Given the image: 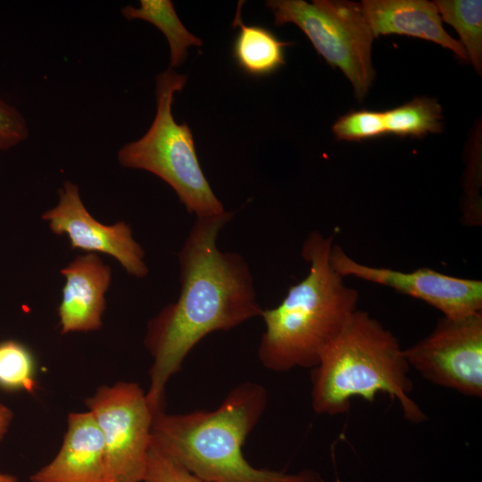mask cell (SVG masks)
Wrapping results in <instances>:
<instances>
[{"label": "cell", "mask_w": 482, "mask_h": 482, "mask_svg": "<svg viewBox=\"0 0 482 482\" xmlns=\"http://www.w3.org/2000/svg\"><path fill=\"white\" fill-rule=\"evenodd\" d=\"M234 212L197 218L179 253L180 294L147 325L145 345L153 363L146 398L162 411L165 386L188 353L212 332L227 331L261 316L253 279L245 258L217 247Z\"/></svg>", "instance_id": "cell-1"}, {"label": "cell", "mask_w": 482, "mask_h": 482, "mask_svg": "<svg viewBox=\"0 0 482 482\" xmlns=\"http://www.w3.org/2000/svg\"><path fill=\"white\" fill-rule=\"evenodd\" d=\"M267 405L265 388L254 382L235 386L213 411L154 413L151 443L208 482H325L312 470L295 473L258 469L242 451Z\"/></svg>", "instance_id": "cell-2"}, {"label": "cell", "mask_w": 482, "mask_h": 482, "mask_svg": "<svg viewBox=\"0 0 482 482\" xmlns=\"http://www.w3.org/2000/svg\"><path fill=\"white\" fill-rule=\"evenodd\" d=\"M333 237L311 232L302 247L308 275L288 288L282 302L263 310L266 328L259 348L262 365L275 372L317 365L324 348L358 309L359 293L331 266Z\"/></svg>", "instance_id": "cell-3"}, {"label": "cell", "mask_w": 482, "mask_h": 482, "mask_svg": "<svg viewBox=\"0 0 482 482\" xmlns=\"http://www.w3.org/2000/svg\"><path fill=\"white\" fill-rule=\"evenodd\" d=\"M410 369L396 337L357 309L312 369V407L317 414L336 416L348 412L354 397L371 403L386 394L406 420L423 422L427 417L411 396Z\"/></svg>", "instance_id": "cell-4"}, {"label": "cell", "mask_w": 482, "mask_h": 482, "mask_svg": "<svg viewBox=\"0 0 482 482\" xmlns=\"http://www.w3.org/2000/svg\"><path fill=\"white\" fill-rule=\"evenodd\" d=\"M187 76L169 68L156 77V114L149 129L139 139L118 151L125 168L149 171L166 182L189 213L197 218L225 212L200 166L192 131L178 124L171 112L174 94L187 83Z\"/></svg>", "instance_id": "cell-5"}, {"label": "cell", "mask_w": 482, "mask_h": 482, "mask_svg": "<svg viewBox=\"0 0 482 482\" xmlns=\"http://www.w3.org/2000/svg\"><path fill=\"white\" fill-rule=\"evenodd\" d=\"M274 23H294L332 67L351 82L355 96L363 100L375 77L371 50L374 36L361 4L345 0H270Z\"/></svg>", "instance_id": "cell-6"}, {"label": "cell", "mask_w": 482, "mask_h": 482, "mask_svg": "<svg viewBox=\"0 0 482 482\" xmlns=\"http://www.w3.org/2000/svg\"><path fill=\"white\" fill-rule=\"evenodd\" d=\"M102 433L104 482H143L154 412L136 383L103 386L86 400Z\"/></svg>", "instance_id": "cell-7"}, {"label": "cell", "mask_w": 482, "mask_h": 482, "mask_svg": "<svg viewBox=\"0 0 482 482\" xmlns=\"http://www.w3.org/2000/svg\"><path fill=\"white\" fill-rule=\"evenodd\" d=\"M410 366L430 383L482 396V312L440 318L434 329L403 349Z\"/></svg>", "instance_id": "cell-8"}, {"label": "cell", "mask_w": 482, "mask_h": 482, "mask_svg": "<svg viewBox=\"0 0 482 482\" xmlns=\"http://www.w3.org/2000/svg\"><path fill=\"white\" fill-rule=\"evenodd\" d=\"M329 261L343 278L354 277L385 286L398 293L420 299L448 318L482 312V281L458 278L430 268L404 272L389 268L369 266L351 258L333 244Z\"/></svg>", "instance_id": "cell-9"}, {"label": "cell", "mask_w": 482, "mask_h": 482, "mask_svg": "<svg viewBox=\"0 0 482 482\" xmlns=\"http://www.w3.org/2000/svg\"><path fill=\"white\" fill-rule=\"evenodd\" d=\"M42 219L53 233L67 236L71 249L110 255L129 274L137 278L147 275L144 250L133 238L130 227L124 221L112 225L99 222L86 209L76 184H63L58 204L45 212Z\"/></svg>", "instance_id": "cell-10"}, {"label": "cell", "mask_w": 482, "mask_h": 482, "mask_svg": "<svg viewBox=\"0 0 482 482\" xmlns=\"http://www.w3.org/2000/svg\"><path fill=\"white\" fill-rule=\"evenodd\" d=\"M65 278L58 308L61 333L88 332L102 326L110 267L93 253L77 256L61 270Z\"/></svg>", "instance_id": "cell-11"}, {"label": "cell", "mask_w": 482, "mask_h": 482, "mask_svg": "<svg viewBox=\"0 0 482 482\" xmlns=\"http://www.w3.org/2000/svg\"><path fill=\"white\" fill-rule=\"evenodd\" d=\"M102 433L90 411L70 413L56 456L30 476L31 482H104Z\"/></svg>", "instance_id": "cell-12"}, {"label": "cell", "mask_w": 482, "mask_h": 482, "mask_svg": "<svg viewBox=\"0 0 482 482\" xmlns=\"http://www.w3.org/2000/svg\"><path fill=\"white\" fill-rule=\"evenodd\" d=\"M363 15L374 37L381 35H405L432 41L453 51L461 60L469 61L461 42L443 28L434 2L426 0H364Z\"/></svg>", "instance_id": "cell-13"}, {"label": "cell", "mask_w": 482, "mask_h": 482, "mask_svg": "<svg viewBox=\"0 0 482 482\" xmlns=\"http://www.w3.org/2000/svg\"><path fill=\"white\" fill-rule=\"evenodd\" d=\"M243 3L238 2L233 21V27L239 28L232 46L233 59L249 76L261 78L273 74L285 65V49L292 43L281 41L265 27L245 25L241 19Z\"/></svg>", "instance_id": "cell-14"}, {"label": "cell", "mask_w": 482, "mask_h": 482, "mask_svg": "<svg viewBox=\"0 0 482 482\" xmlns=\"http://www.w3.org/2000/svg\"><path fill=\"white\" fill-rule=\"evenodd\" d=\"M128 20H143L158 28L170 46V68L181 65L187 59L189 46H201L200 38L189 32L178 17L169 0H141L140 7L127 5L121 9Z\"/></svg>", "instance_id": "cell-15"}, {"label": "cell", "mask_w": 482, "mask_h": 482, "mask_svg": "<svg viewBox=\"0 0 482 482\" xmlns=\"http://www.w3.org/2000/svg\"><path fill=\"white\" fill-rule=\"evenodd\" d=\"M443 110L436 98L416 97L384 112L386 134L422 138L444 129Z\"/></svg>", "instance_id": "cell-16"}, {"label": "cell", "mask_w": 482, "mask_h": 482, "mask_svg": "<svg viewBox=\"0 0 482 482\" xmlns=\"http://www.w3.org/2000/svg\"><path fill=\"white\" fill-rule=\"evenodd\" d=\"M440 17L458 32L461 46L478 74L482 71V1L436 0Z\"/></svg>", "instance_id": "cell-17"}, {"label": "cell", "mask_w": 482, "mask_h": 482, "mask_svg": "<svg viewBox=\"0 0 482 482\" xmlns=\"http://www.w3.org/2000/svg\"><path fill=\"white\" fill-rule=\"evenodd\" d=\"M0 387L29 393H33L37 387L33 354L20 342H0Z\"/></svg>", "instance_id": "cell-18"}, {"label": "cell", "mask_w": 482, "mask_h": 482, "mask_svg": "<svg viewBox=\"0 0 482 482\" xmlns=\"http://www.w3.org/2000/svg\"><path fill=\"white\" fill-rule=\"evenodd\" d=\"M337 140L363 141L386 134L384 112L351 111L332 126Z\"/></svg>", "instance_id": "cell-19"}, {"label": "cell", "mask_w": 482, "mask_h": 482, "mask_svg": "<svg viewBox=\"0 0 482 482\" xmlns=\"http://www.w3.org/2000/svg\"><path fill=\"white\" fill-rule=\"evenodd\" d=\"M143 482H208L151 443Z\"/></svg>", "instance_id": "cell-20"}, {"label": "cell", "mask_w": 482, "mask_h": 482, "mask_svg": "<svg viewBox=\"0 0 482 482\" xmlns=\"http://www.w3.org/2000/svg\"><path fill=\"white\" fill-rule=\"evenodd\" d=\"M29 137L25 118L13 105L0 99V152L8 150Z\"/></svg>", "instance_id": "cell-21"}, {"label": "cell", "mask_w": 482, "mask_h": 482, "mask_svg": "<svg viewBox=\"0 0 482 482\" xmlns=\"http://www.w3.org/2000/svg\"><path fill=\"white\" fill-rule=\"evenodd\" d=\"M12 419V411L0 403V442L6 434Z\"/></svg>", "instance_id": "cell-22"}, {"label": "cell", "mask_w": 482, "mask_h": 482, "mask_svg": "<svg viewBox=\"0 0 482 482\" xmlns=\"http://www.w3.org/2000/svg\"><path fill=\"white\" fill-rule=\"evenodd\" d=\"M0 482H19L15 476L0 472Z\"/></svg>", "instance_id": "cell-23"}]
</instances>
